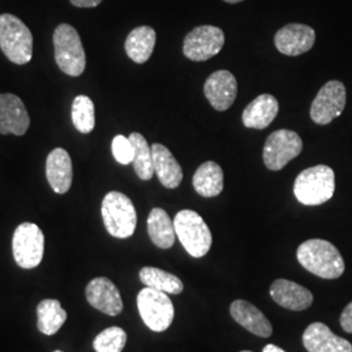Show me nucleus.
Segmentation results:
<instances>
[{"mask_svg": "<svg viewBox=\"0 0 352 352\" xmlns=\"http://www.w3.org/2000/svg\"><path fill=\"white\" fill-rule=\"evenodd\" d=\"M230 314L239 325L257 337L267 338L273 334V327L270 321L251 302L241 299L235 300L230 307Z\"/></svg>", "mask_w": 352, "mask_h": 352, "instance_id": "19", "label": "nucleus"}, {"mask_svg": "<svg viewBox=\"0 0 352 352\" xmlns=\"http://www.w3.org/2000/svg\"><path fill=\"white\" fill-rule=\"evenodd\" d=\"M225 45V33L221 28L201 25L195 28L184 38L183 54L189 60L205 62L219 54Z\"/></svg>", "mask_w": 352, "mask_h": 352, "instance_id": "10", "label": "nucleus"}, {"mask_svg": "<svg viewBox=\"0 0 352 352\" xmlns=\"http://www.w3.org/2000/svg\"><path fill=\"white\" fill-rule=\"evenodd\" d=\"M157 34L151 26H139L133 29L126 39V55L135 63H146L151 59V54L155 47Z\"/></svg>", "mask_w": 352, "mask_h": 352, "instance_id": "22", "label": "nucleus"}, {"mask_svg": "<svg viewBox=\"0 0 352 352\" xmlns=\"http://www.w3.org/2000/svg\"><path fill=\"white\" fill-rule=\"evenodd\" d=\"M296 257L305 270L317 277L336 279L344 272V261L340 252L327 240L304 241L298 248Z\"/></svg>", "mask_w": 352, "mask_h": 352, "instance_id": "1", "label": "nucleus"}, {"mask_svg": "<svg viewBox=\"0 0 352 352\" xmlns=\"http://www.w3.org/2000/svg\"><path fill=\"white\" fill-rule=\"evenodd\" d=\"M55 352H63V351H55Z\"/></svg>", "mask_w": 352, "mask_h": 352, "instance_id": "36", "label": "nucleus"}, {"mask_svg": "<svg viewBox=\"0 0 352 352\" xmlns=\"http://www.w3.org/2000/svg\"><path fill=\"white\" fill-rule=\"evenodd\" d=\"M37 327L45 336L56 334L67 320V312L56 299H46L38 304Z\"/></svg>", "mask_w": 352, "mask_h": 352, "instance_id": "25", "label": "nucleus"}, {"mask_svg": "<svg viewBox=\"0 0 352 352\" xmlns=\"http://www.w3.org/2000/svg\"><path fill=\"white\" fill-rule=\"evenodd\" d=\"M302 344L308 352H352L351 343L336 336L322 322H314L305 329Z\"/></svg>", "mask_w": 352, "mask_h": 352, "instance_id": "16", "label": "nucleus"}, {"mask_svg": "<svg viewBox=\"0 0 352 352\" xmlns=\"http://www.w3.org/2000/svg\"><path fill=\"white\" fill-rule=\"evenodd\" d=\"M270 296L278 305L300 312L309 308L314 302L312 292L289 279H277L270 287Z\"/></svg>", "mask_w": 352, "mask_h": 352, "instance_id": "17", "label": "nucleus"}, {"mask_svg": "<svg viewBox=\"0 0 352 352\" xmlns=\"http://www.w3.org/2000/svg\"><path fill=\"white\" fill-rule=\"evenodd\" d=\"M72 123L81 133H90L96 126L94 103L88 96H77L72 103Z\"/></svg>", "mask_w": 352, "mask_h": 352, "instance_id": "28", "label": "nucleus"}, {"mask_svg": "<svg viewBox=\"0 0 352 352\" xmlns=\"http://www.w3.org/2000/svg\"><path fill=\"white\" fill-rule=\"evenodd\" d=\"M102 219L107 232L118 239L131 238L138 225L133 202L122 192H109L102 201Z\"/></svg>", "mask_w": 352, "mask_h": 352, "instance_id": "3", "label": "nucleus"}, {"mask_svg": "<svg viewBox=\"0 0 352 352\" xmlns=\"http://www.w3.org/2000/svg\"><path fill=\"white\" fill-rule=\"evenodd\" d=\"M139 277L145 287L158 289L168 295H179L184 289V285L179 278L158 267L145 266L140 270Z\"/></svg>", "mask_w": 352, "mask_h": 352, "instance_id": "26", "label": "nucleus"}, {"mask_svg": "<svg viewBox=\"0 0 352 352\" xmlns=\"http://www.w3.org/2000/svg\"><path fill=\"white\" fill-rule=\"evenodd\" d=\"M193 188L202 197H217L223 190V170L213 161H208L196 170Z\"/></svg>", "mask_w": 352, "mask_h": 352, "instance_id": "23", "label": "nucleus"}, {"mask_svg": "<svg viewBox=\"0 0 352 352\" xmlns=\"http://www.w3.org/2000/svg\"><path fill=\"white\" fill-rule=\"evenodd\" d=\"M126 343V333L122 327H111L101 331L93 342L96 352H122Z\"/></svg>", "mask_w": 352, "mask_h": 352, "instance_id": "29", "label": "nucleus"}, {"mask_svg": "<svg viewBox=\"0 0 352 352\" xmlns=\"http://www.w3.org/2000/svg\"><path fill=\"white\" fill-rule=\"evenodd\" d=\"M128 139L131 140L135 157H133V168L141 180H151L154 173V164H153V154L151 148L146 139L141 133H131Z\"/></svg>", "mask_w": 352, "mask_h": 352, "instance_id": "27", "label": "nucleus"}, {"mask_svg": "<svg viewBox=\"0 0 352 352\" xmlns=\"http://www.w3.org/2000/svg\"><path fill=\"white\" fill-rule=\"evenodd\" d=\"M69 1L72 3V6L78 8H94L102 3V0H69Z\"/></svg>", "mask_w": 352, "mask_h": 352, "instance_id": "32", "label": "nucleus"}, {"mask_svg": "<svg viewBox=\"0 0 352 352\" xmlns=\"http://www.w3.org/2000/svg\"><path fill=\"white\" fill-rule=\"evenodd\" d=\"M340 327L346 331L352 334V302L343 309L340 318Z\"/></svg>", "mask_w": 352, "mask_h": 352, "instance_id": "31", "label": "nucleus"}, {"mask_svg": "<svg viewBox=\"0 0 352 352\" xmlns=\"http://www.w3.org/2000/svg\"><path fill=\"white\" fill-rule=\"evenodd\" d=\"M347 101L346 87L338 80L327 82L317 93L311 106V119L318 126H327L343 113Z\"/></svg>", "mask_w": 352, "mask_h": 352, "instance_id": "11", "label": "nucleus"}, {"mask_svg": "<svg viewBox=\"0 0 352 352\" xmlns=\"http://www.w3.org/2000/svg\"><path fill=\"white\" fill-rule=\"evenodd\" d=\"M30 126L25 104L17 96L0 94V133L24 136Z\"/></svg>", "mask_w": 352, "mask_h": 352, "instance_id": "14", "label": "nucleus"}, {"mask_svg": "<svg viewBox=\"0 0 352 352\" xmlns=\"http://www.w3.org/2000/svg\"><path fill=\"white\" fill-rule=\"evenodd\" d=\"M336 190L334 171L327 164H317L302 171L294 183L296 200L307 206L329 201Z\"/></svg>", "mask_w": 352, "mask_h": 352, "instance_id": "2", "label": "nucleus"}, {"mask_svg": "<svg viewBox=\"0 0 352 352\" xmlns=\"http://www.w3.org/2000/svg\"><path fill=\"white\" fill-rule=\"evenodd\" d=\"M263 352H286L283 349L278 347L276 344H266Z\"/></svg>", "mask_w": 352, "mask_h": 352, "instance_id": "33", "label": "nucleus"}, {"mask_svg": "<svg viewBox=\"0 0 352 352\" xmlns=\"http://www.w3.org/2000/svg\"><path fill=\"white\" fill-rule=\"evenodd\" d=\"M148 234L153 244L161 250H168L176 239L174 221L161 208H154L148 217Z\"/></svg>", "mask_w": 352, "mask_h": 352, "instance_id": "24", "label": "nucleus"}, {"mask_svg": "<svg viewBox=\"0 0 352 352\" xmlns=\"http://www.w3.org/2000/svg\"><path fill=\"white\" fill-rule=\"evenodd\" d=\"M204 94L217 111H226L236 100L238 81L230 71L219 69L205 81Z\"/></svg>", "mask_w": 352, "mask_h": 352, "instance_id": "12", "label": "nucleus"}, {"mask_svg": "<svg viewBox=\"0 0 352 352\" xmlns=\"http://www.w3.org/2000/svg\"><path fill=\"white\" fill-rule=\"evenodd\" d=\"M151 148L154 173L158 176L161 184L166 188H177L183 180L182 166L176 161L173 153L162 144H153Z\"/></svg>", "mask_w": 352, "mask_h": 352, "instance_id": "21", "label": "nucleus"}, {"mask_svg": "<svg viewBox=\"0 0 352 352\" xmlns=\"http://www.w3.org/2000/svg\"><path fill=\"white\" fill-rule=\"evenodd\" d=\"M138 308L144 324L155 333H162L171 327L175 308L168 294L145 287L138 295Z\"/></svg>", "mask_w": 352, "mask_h": 352, "instance_id": "7", "label": "nucleus"}, {"mask_svg": "<svg viewBox=\"0 0 352 352\" xmlns=\"http://www.w3.org/2000/svg\"><path fill=\"white\" fill-rule=\"evenodd\" d=\"M176 236L192 257L200 258L210 251L213 238L201 215L193 210H180L174 219Z\"/></svg>", "mask_w": 352, "mask_h": 352, "instance_id": "6", "label": "nucleus"}, {"mask_svg": "<svg viewBox=\"0 0 352 352\" xmlns=\"http://www.w3.org/2000/svg\"><path fill=\"white\" fill-rule=\"evenodd\" d=\"M46 177L55 193L64 195L71 188L74 180L72 160L63 148H56L47 155Z\"/></svg>", "mask_w": 352, "mask_h": 352, "instance_id": "18", "label": "nucleus"}, {"mask_svg": "<svg viewBox=\"0 0 352 352\" xmlns=\"http://www.w3.org/2000/svg\"><path fill=\"white\" fill-rule=\"evenodd\" d=\"M240 352H252V351H240Z\"/></svg>", "mask_w": 352, "mask_h": 352, "instance_id": "35", "label": "nucleus"}, {"mask_svg": "<svg viewBox=\"0 0 352 352\" xmlns=\"http://www.w3.org/2000/svg\"><path fill=\"white\" fill-rule=\"evenodd\" d=\"M302 151L300 136L289 129H278L265 141L263 160L266 168L279 171Z\"/></svg>", "mask_w": 352, "mask_h": 352, "instance_id": "9", "label": "nucleus"}, {"mask_svg": "<svg viewBox=\"0 0 352 352\" xmlns=\"http://www.w3.org/2000/svg\"><path fill=\"white\" fill-rule=\"evenodd\" d=\"M316 33L311 26L289 24L279 29L274 43L279 52L287 56H299L315 46Z\"/></svg>", "mask_w": 352, "mask_h": 352, "instance_id": "15", "label": "nucleus"}, {"mask_svg": "<svg viewBox=\"0 0 352 352\" xmlns=\"http://www.w3.org/2000/svg\"><path fill=\"white\" fill-rule=\"evenodd\" d=\"M111 151H113V158L116 162L120 164H129L133 162L135 157V149L131 142V140L126 139L123 135L115 136L111 144Z\"/></svg>", "mask_w": 352, "mask_h": 352, "instance_id": "30", "label": "nucleus"}, {"mask_svg": "<svg viewBox=\"0 0 352 352\" xmlns=\"http://www.w3.org/2000/svg\"><path fill=\"white\" fill-rule=\"evenodd\" d=\"M55 60L65 75L78 77L87 67V55L77 30L69 24H60L54 32Z\"/></svg>", "mask_w": 352, "mask_h": 352, "instance_id": "5", "label": "nucleus"}, {"mask_svg": "<svg viewBox=\"0 0 352 352\" xmlns=\"http://www.w3.org/2000/svg\"><path fill=\"white\" fill-rule=\"evenodd\" d=\"M279 111L277 98L272 94L256 97L243 111V124L252 129H265L273 123Z\"/></svg>", "mask_w": 352, "mask_h": 352, "instance_id": "20", "label": "nucleus"}, {"mask_svg": "<svg viewBox=\"0 0 352 352\" xmlns=\"http://www.w3.org/2000/svg\"><path fill=\"white\" fill-rule=\"evenodd\" d=\"M0 49L14 64L24 65L33 56V36L29 28L11 13L0 14Z\"/></svg>", "mask_w": 352, "mask_h": 352, "instance_id": "4", "label": "nucleus"}, {"mask_svg": "<svg viewBox=\"0 0 352 352\" xmlns=\"http://www.w3.org/2000/svg\"><path fill=\"white\" fill-rule=\"evenodd\" d=\"M89 304L107 316H118L123 311V300L118 287L109 278L91 279L85 289Z\"/></svg>", "mask_w": 352, "mask_h": 352, "instance_id": "13", "label": "nucleus"}, {"mask_svg": "<svg viewBox=\"0 0 352 352\" xmlns=\"http://www.w3.org/2000/svg\"><path fill=\"white\" fill-rule=\"evenodd\" d=\"M45 251V235L36 225L25 222L13 232L12 252L16 264L23 269H34L42 263Z\"/></svg>", "mask_w": 352, "mask_h": 352, "instance_id": "8", "label": "nucleus"}, {"mask_svg": "<svg viewBox=\"0 0 352 352\" xmlns=\"http://www.w3.org/2000/svg\"><path fill=\"white\" fill-rule=\"evenodd\" d=\"M223 1L230 3V4H236V3H240V1H243V0H223Z\"/></svg>", "mask_w": 352, "mask_h": 352, "instance_id": "34", "label": "nucleus"}]
</instances>
